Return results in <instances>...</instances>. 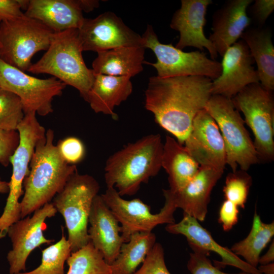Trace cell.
<instances>
[{
  "mask_svg": "<svg viewBox=\"0 0 274 274\" xmlns=\"http://www.w3.org/2000/svg\"><path fill=\"white\" fill-rule=\"evenodd\" d=\"M130 78L127 76L95 75L86 101L95 113L116 117L114 108L126 100L132 92Z\"/></svg>",
  "mask_w": 274,
  "mask_h": 274,
  "instance_id": "obj_23",
  "label": "cell"
},
{
  "mask_svg": "<svg viewBox=\"0 0 274 274\" xmlns=\"http://www.w3.org/2000/svg\"><path fill=\"white\" fill-rule=\"evenodd\" d=\"M200 165L184 145L167 135L163 144L161 167L168 175L169 190L176 192L183 188L196 174Z\"/></svg>",
  "mask_w": 274,
  "mask_h": 274,
  "instance_id": "obj_25",
  "label": "cell"
},
{
  "mask_svg": "<svg viewBox=\"0 0 274 274\" xmlns=\"http://www.w3.org/2000/svg\"><path fill=\"white\" fill-rule=\"evenodd\" d=\"M82 12H89L98 7L99 1L96 0H78Z\"/></svg>",
  "mask_w": 274,
  "mask_h": 274,
  "instance_id": "obj_40",
  "label": "cell"
},
{
  "mask_svg": "<svg viewBox=\"0 0 274 274\" xmlns=\"http://www.w3.org/2000/svg\"><path fill=\"white\" fill-rule=\"evenodd\" d=\"M184 145L200 166L224 170V143L217 124L205 109L196 115Z\"/></svg>",
  "mask_w": 274,
  "mask_h": 274,
  "instance_id": "obj_15",
  "label": "cell"
},
{
  "mask_svg": "<svg viewBox=\"0 0 274 274\" xmlns=\"http://www.w3.org/2000/svg\"><path fill=\"white\" fill-rule=\"evenodd\" d=\"M254 60L242 39L229 47L223 56L222 73L212 81V95H220L231 99L247 86L259 83Z\"/></svg>",
  "mask_w": 274,
  "mask_h": 274,
  "instance_id": "obj_16",
  "label": "cell"
},
{
  "mask_svg": "<svg viewBox=\"0 0 274 274\" xmlns=\"http://www.w3.org/2000/svg\"><path fill=\"white\" fill-rule=\"evenodd\" d=\"M24 117L20 98L13 93L0 88V129L17 130Z\"/></svg>",
  "mask_w": 274,
  "mask_h": 274,
  "instance_id": "obj_31",
  "label": "cell"
},
{
  "mask_svg": "<svg viewBox=\"0 0 274 274\" xmlns=\"http://www.w3.org/2000/svg\"><path fill=\"white\" fill-rule=\"evenodd\" d=\"M18 0H0V19L11 20L24 15Z\"/></svg>",
  "mask_w": 274,
  "mask_h": 274,
  "instance_id": "obj_39",
  "label": "cell"
},
{
  "mask_svg": "<svg viewBox=\"0 0 274 274\" xmlns=\"http://www.w3.org/2000/svg\"><path fill=\"white\" fill-rule=\"evenodd\" d=\"M212 0H182L180 9L174 14L170 23L171 28L179 32V40L176 47L183 50L195 47L202 51L206 48L211 59L216 60L218 53L212 43L204 33L206 15Z\"/></svg>",
  "mask_w": 274,
  "mask_h": 274,
  "instance_id": "obj_17",
  "label": "cell"
},
{
  "mask_svg": "<svg viewBox=\"0 0 274 274\" xmlns=\"http://www.w3.org/2000/svg\"><path fill=\"white\" fill-rule=\"evenodd\" d=\"M145 48L120 47L97 52L92 63L95 75L131 78L143 71Z\"/></svg>",
  "mask_w": 274,
  "mask_h": 274,
  "instance_id": "obj_24",
  "label": "cell"
},
{
  "mask_svg": "<svg viewBox=\"0 0 274 274\" xmlns=\"http://www.w3.org/2000/svg\"><path fill=\"white\" fill-rule=\"evenodd\" d=\"M54 133L48 129L45 137L37 144L25 178L24 193L20 201L21 219L50 203L63 189L70 177L77 172L68 163L53 144Z\"/></svg>",
  "mask_w": 274,
  "mask_h": 274,
  "instance_id": "obj_2",
  "label": "cell"
},
{
  "mask_svg": "<svg viewBox=\"0 0 274 274\" xmlns=\"http://www.w3.org/2000/svg\"><path fill=\"white\" fill-rule=\"evenodd\" d=\"M165 230L172 234L185 236L190 247H196L208 252L217 254L221 260L214 261V265L219 268L232 266L249 274H262L257 268L250 265L229 249L219 245L198 220L186 214H183L182 220L178 223L167 224Z\"/></svg>",
  "mask_w": 274,
  "mask_h": 274,
  "instance_id": "obj_18",
  "label": "cell"
},
{
  "mask_svg": "<svg viewBox=\"0 0 274 274\" xmlns=\"http://www.w3.org/2000/svg\"><path fill=\"white\" fill-rule=\"evenodd\" d=\"M82 52L78 29L55 32L46 52L27 71L53 76L77 89L86 100L95 74L86 65Z\"/></svg>",
  "mask_w": 274,
  "mask_h": 274,
  "instance_id": "obj_4",
  "label": "cell"
},
{
  "mask_svg": "<svg viewBox=\"0 0 274 274\" xmlns=\"http://www.w3.org/2000/svg\"><path fill=\"white\" fill-rule=\"evenodd\" d=\"M133 274H171L166 266L164 250L160 243H155L141 267Z\"/></svg>",
  "mask_w": 274,
  "mask_h": 274,
  "instance_id": "obj_34",
  "label": "cell"
},
{
  "mask_svg": "<svg viewBox=\"0 0 274 274\" xmlns=\"http://www.w3.org/2000/svg\"><path fill=\"white\" fill-rule=\"evenodd\" d=\"M190 248L193 252L190 254L187 267L191 274H249L243 271L236 273L222 271L208 257L209 252L194 246Z\"/></svg>",
  "mask_w": 274,
  "mask_h": 274,
  "instance_id": "obj_33",
  "label": "cell"
},
{
  "mask_svg": "<svg viewBox=\"0 0 274 274\" xmlns=\"http://www.w3.org/2000/svg\"><path fill=\"white\" fill-rule=\"evenodd\" d=\"M241 38L247 45L256 62L259 83L266 89H274V46L268 27H248Z\"/></svg>",
  "mask_w": 274,
  "mask_h": 274,
  "instance_id": "obj_26",
  "label": "cell"
},
{
  "mask_svg": "<svg viewBox=\"0 0 274 274\" xmlns=\"http://www.w3.org/2000/svg\"><path fill=\"white\" fill-rule=\"evenodd\" d=\"M53 32L39 21L24 14L2 20L0 28V58L23 72L31 65L33 56L47 50Z\"/></svg>",
  "mask_w": 274,
  "mask_h": 274,
  "instance_id": "obj_7",
  "label": "cell"
},
{
  "mask_svg": "<svg viewBox=\"0 0 274 274\" xmlns=\"http://www.w3.org/2000/svg\"><path fill=\"white\" fill-rule=\"evenodd\" d=\"M99 188L98 182L92 176L76 172L53 199V205L64 218L72 252L90 242L89 217L93 200Z\"/></svg>",
  "mask_w": 274,
  "mask_h": 274,
  "instance_id": "obj_5",
  "label": "cell"
},
{
  "mask_svg": "<svg viewBox=\"0 0 274 274\" xmlns=\"http://www.w3.org/2000/svg\"><path fill=\"white\" fill-rule=\"evenodd\" d=\"M273 260L274 243L273 241L266 253L264 255L260 257L258 263L260 265H266L273 262Z\"/></svg>",
  "mask_w": 274,
  "mask_h": 274,
  "instance_id": "obj_41",
  "label": "cell"
},
{
  "mask_svg": "<svg viewBox=\"0 0 274 274\" xmlns=\"http://www.w3.org/2000/svg\"><path fill=\"white\" fill-rule=\"evenodd\" d=\"M56 146L62 157L69 164L75 165L84 157V145L77 138L71 136L60 140Z\"/></svg>",
  "mask_w": 274,
  "mask_h": 274,
  "instance_id": "obj_35",
  "label": "cell"
},
{
  "mask_svg": "<svg viewBox=\"0 0 274 274\" xmlns=\"http://www.w3.org/2000/svg\"><path fill=\"white\" fill-rule=\"evenodd\" d=\"M155 243L156 235L152 232L132 234L122 244L118 256L110 264L111 274H133Z\"/></svg>",
  "mask_w": 274,
  "mask_h": 274,
  "instance_id": "obj_27",
  "label": "cell"
},
{
  "mask_svg": "<svg viewBox=\"0 0 274 274\" xmlns=\"http://www.w3.org/2000/svg\"><path fill=\"white\" fill-rule=\"evenodd\" d=\"M57 211L52 202L36 210L30 217L20 219L9 228L7 235L12 248L7 254L10 274L25 271L26 262L31 252L43 244H50L54 239L46 238L44 231L45 220L55 215Z\"/></svg>",
  "mask_w": 274,
  "mask_h": 274,
  "instance_id": "obj_13",
  "label": "cell"
},
{
  "mask_svg": "<svg viewBox=\"0 0 274 274\" xmlns=\"http://www.w3.org/2000/svg\"><path fill=\"white\" fill-rule=\"evenodd\" d=\"M141 37L142 46L150 49L156 57V62L147 63L156 69L159 77L199 76L213 81L221 74V62L209 58L202 51L186 52L172 44L161 43L150 25Z\"/></svg>",
  "mask_w": 274,
  "mask_h": 274,
  "instance_id": "obj_10",
  "label": "cell"
},
{
  "mask_svg": "<svg viewBox=\"0 0 274 274\" xmlns=\"http://www.w3.org/2000/svg\"><path fill=\"white\" fill-rule=\"evenodd\" d=\"M252 184V177L247 171L241 169L230 173L223 189L225 199L244 209Z\"/></svg>",
  "mask_w": 274,
  "mask_h": 274,
  "instance_id": "obj_32",
  "label": "cell"
},
{
  "mask_svg": "<svg viewBox=\"0 0 274 274\" xmlns=\"http://www.w3.org/2000/svg\"><path fill=\"white\" fill-rule=\"evenodd\" d=\"M163 207L159 213L152 214L149 206L139 198L126 200L114 187H107L101 195L104 202L121 224V234L124 243L138 232H151L157 225L175 223L174 213L177 209L169 189H163Z\"/></svg>",
  "mask_w": 274,
  "mask_h": 274,
  "instance_id": "obj_11",
  "label": "cell"
},
{
  "mask_svg": "<svg viewBox=\"0 0 274 274\" xmlns=\"http://www.w3.org/2000/svg\"><path fill=\"white\" fill-rule=\"evenodd\" d=\"M212 80L203 76H152L145 91V108L184 145L194 117L212 95Z\"/></svg>",
  "mask_w": 274,
  "mask_h": 274,
  "instance_id": "obj_1",
  "label": "cell"
},
{
  "mask_svg": "<svg viewBox=\"0 0 274 274\" xmlns=\"http://www.w3.org/2000/svg\"><path fill=\"white\" fill-rule=\"evenodd\" d=\"M66 86L54 77L40 79L28 75L0 58V88L20 98L24 115L35 112L45 116L52 113L54 97L61 95Z\"/></svg>",
  "mask_w": 274,
  "mask_h": 274,
  "instance_id": "obj_12",
  "label": "cell"
},
{
  "mask_svg": "<svg viewBox=\"0 0 274 274\" xmlns=\"http://www.w3.org/2000/svg\"><path fill=\"white\" fill-rule=\"evenodd\" d=\"M163 144L159 134H149L129 143L111 155L105 167L107 187L120 196L133 195L161 168Z\"/></svg>",
  "mask_w": 274,
  "mask_h": 274,
  "instance_id": "obj_3",
  "label": "cell"
},
{
  "mask_svg": "<svg viewBox=\"0 0 274 274\" xmlns=\"http://www.w3.org/2000/svg\"><path fill=\"white\" fill-rule=\"evenodd\" d=\"M252 0H229L213 15L212 33L209 39L218 54L223 57L227 49L241 38L251 21L247 10Z\"/></svg>",
  "mask_w": 274,
  "mask_h": 274,
  "instance_id": "obj_19",
  "label": "cell"
},
{
  "mask_svg": "<svg viewBox=\"0 0 274 274\" xmlns=\"http://www.w3.org/2000/svg\"><path fill=\"white\" fill-rule=\"evenodd\" d=\"M235 108L242 112L245 122L254 135V145L259 161L274 158V99L272 91L260 83L251 84L231 98Z\"/></svg>",
  "mask_w": 274,
  "mask_h": 274,
  "instance_id": "obj_8",
  "label": "cell"
},
{
  "mask_svg": "<svg viewBox=\"0 0 274 274\" xmlns=\"http://www.w3.org/2000/svg\"><path fill=\"white\" fill-rule=\"evenodd\" d=\"M223 173L224 170L200 166L196 174L181 189L172 192L168 189L176 208L198 221H203L211 192Z\"/></svg>",
  "mask_w": 274,
  "mask_h": 274,
  "instance_id": "obj_21",
  "label": "cell"
},
{
  "mask_svg": "<svg viewBox=\"0 0 274 274\" xmlns=\"http://www.w3.org/2000/svg\"><path fill=\"white\" fill-rule=\"evenodd\" d=\"M19 134L17 130H5L0 129V163L7 166L10 158L19 143Z\"/></svg>",
  "mask_w": 274,
  "mask_h": 274,
  "instance_id": "obj_36",
  "label": "cell"
},
{
  "mask_svg": "<svg viewBox=\"0 0 274 274\" xmlns=\"http://www.w3.org/2000/svg\"><path fill=\"white\" fill-rule=\"evenodd\" d=\"M204 109L217 124L226 151V164L236 170L247 171L259 162L254 143L245 127V121L235 108L231 99L212 95Z\"/></svg>",
  "mask_w": 274,
  "mask_h": 274,
  "instance_id": "obj_6",
  "label": "cell"
},
{
  "mask_svg": "<svg viewBox=\"0 0 274 274\" xmlns=\"http://www.w3.org/2000/svg\"><path fill=\"white\" fill-rule=\"evenodd\" d=\"M35 112L24 117L17 127L19 143L10 158L12 174L9 182V191L3 213L0 217V228L8 229L21 219V206L19 200L23 195L24 180L29 173V165L37 144L45 137V128L38 122Z\"/></svg>",
  "mask_w": 274,
  "mask_h": 274,
  "instance_id": "obj_9",
  "label": "cell"
},
{
  "mask_svg": "<svg viewBox=\"0 0 274 274\" xmlns=\"http://www.w3.org/2000/svg\"><path fill=\"white\" fill-rule=\"evenodd\" d=\"M89 223L90 242L102 254L105 261L111 264L124 242L119 223L101 195L97 194L93 200Z\"/></svg>",
  "mask_w": 274,
  "mask_h": 274,
  "instance_id": "obj_20",
  "label": "cell"
},
{
  "mask_svg": "<svg viewBox=\"0 0 274 274\" xmlns=\"http://www.w3.org/2000/svg\"><path fill=\"white\" fill-rule=\"evenodd\" d=\"M257 268L262 274H274L273 262L266 265H260Z\"/></svg>",
  "mask_w": 274,
  "mask_h": 274,
  "instance_id": "obj_42",
  "label": "cell"
},
{
  "mask_svg": "<svg viewBox=\"0 0 274 274\" xmlns=\"http://www.w3.org/2000/svg\"><path fill=\"white\" fill-rule=\"evenodd\" d=\"M78 33L83 51L97 53L120 47L142 46L141 36L110 11L94 18H84Z\"/></svg>",
  "mask_w": 274,
  "mask_h": 274,
  "instance_id": "obj_14",
  "label": "cell"
},
{
  "mask_svg": "<svg viewBox=\"0 0 274 274\" xmlns=\"http://www.w3.org/2000/svg\"><path fill=\"white\" fill-rule=\"evenodd\" d=\"M9 191V182L1 180L0 178V193H7Z\"/></svg>",
  "mask_w": 274,
  "mask_h": 274,
  "instance_id": "obj_43",
  "label": "cell"
},
{
  "mask_svg": "<svg viewBox=\"0 0 274 274\" xmlns=\"http://www.w3.org/2000/svg\"><path fill=\"white\" fill-rule=\"evenodd\" d=\"M238 207L233 202L225 200L219 210L218 221L225 231H229L238 222Z\"/></svg>",
  "mask_w": 274,
  "mask_h": 274,
  "instance_id": "obj_38",
  "label": "cell"
},
{
  "mask_svg": "<svg viewBox=\"0 0 274 274\" xmlns=\"http://www.w3.org/2000/svg\"><path fill=\"white\" fill-rule=\"evenodd\" d=\"M66 274H111V266L102 254L90 242L79 250L71 252L66 260Z\"/></svg>",
  "mask_w": 274,
  "mask_h": 274,
  "instance_id": "obj_29",
  "label": "cell"
},
{
  "mask_svg": "<svg viewBox=\"0 0 274 274\" xmlns=\"http://www.w3.org/2000/svg\"><path fill=\"white\" fill-rule=\"evenodd\" d=\"M274 235V223H263L255 211L250 231L244 239L235 243L230 250L244 258L250 265L257 268L262 251Z\"/></svg>",
  "mask_w": 274,
  "mask_h": 274,
  "instance_id": "obj_28",
  "label": "cell"
},
{
  "mask_svg": "<svg viewBox=\"0 0 274 274\" xmlns=\"http://www.w3.org/2000/svg\"><path fill=\"white\" fill-rule=\"evenodd\" d=\"M1 22H2V20L0 19V28H1Z\"/></svg>",
  "mask_w": 274,
  "mask_h": 274,
  "instance_id": "obj_44",
  "label": "cell"
},
{
  "mask_svg": "<svg viewBox=\"0 0 274 274\" xmlns=\"http://www.w3.org/2000/svg\"><path fill=\"white\" fill-rule=\"evenodd\" d=\"M247 8V14L251 23H254L256 27H263L270 15L274 10L273 0H255Z\"/></svg>",
  "mask_w": 274,
  "mask_h": 274,
  "instance_id": "obj_37",
  "label": "cell"
},
{
  "mask_svg": "<svg viewBox=\"0 0 274 274\" xmlns=\"http://www.w3.org/2000/svg\"><path fill=\"white\" fill-rule=\"evenodd\" d=\"M24 14L54 32L79 29L85 18L78 0H29Z\"/></svg>",
  "mask_w": 274,
  "mask_h": 274,
  "instance_id": "obj_22",
  "label": "cell"
},
{
  "mask_svg": "<svg viewBox=\"0 0 274 274\" xmlns=\"http://www.w3.org/2000/svg\"><path fill=\"white\" fill-rule=\"evenodd\" d=\"M71 252V245L62 231L59 241L42 251V261L38 267L18 274H65L64 265Z\"/></svg>",
  "mask_w": 274,
  "mask_h": 274,
  "instance_id": "obj_30",
  "label": "cell"
}]
</instances>
